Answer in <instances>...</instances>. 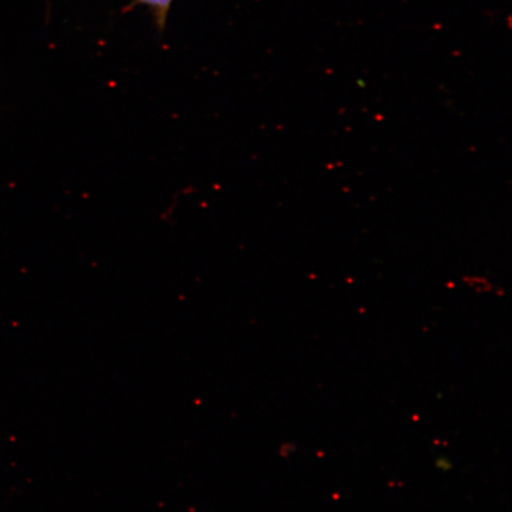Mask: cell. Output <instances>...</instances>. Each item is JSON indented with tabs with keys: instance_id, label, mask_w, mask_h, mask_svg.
<instances>
[{
	"instance_id": "1",
	"label": "cell",
	"mask_w": 512,
	"mask_h": 512,
	"mask_svg": "<svg viewBox=\"0 0 512 512\" xmlns=\"http://www.w3.org/2000/svg\"><path fill=\"white\" fill-rule=\"evenodd\" d=\"M174 0H132L127 6L126 11H130L137 6H146L152 11L153 18L159 30H164L166 21H168L171 5Z\"/></svg>"
}]
</instances>
